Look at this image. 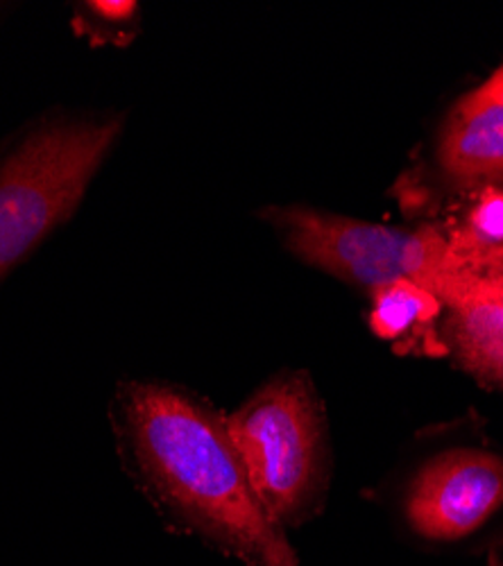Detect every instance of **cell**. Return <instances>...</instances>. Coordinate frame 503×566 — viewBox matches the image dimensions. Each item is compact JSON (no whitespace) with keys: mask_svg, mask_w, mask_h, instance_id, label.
Listing matches in <instances>:
<instances>
[{"mask_svg":"<svg viewBox=\"0 0 503 566\" xmlns=\"http://www.w3.org/2000/svg\"><path fill=\"white\" fill-rule=\"evenodd\" d=\"M116 431L144 488L181 522L254 566H297L289 539L259 503L227 421L168 384H127Z\"/></svg>","mask_w":503,"mask_h":566,"instance_id":"6da1fadb","label":"cell"},{"mask_svg":"<svg viewBox=\"0 0 503 566\" xmlns=\"http://www.w3.org/2000/svg\"><path fill=\"white\" fill-rule=\"evenodd\" d=\"M224 421L272 522L304 518L323 499L329 476L325 410L308 376L280 374Z\"/></svg>","mask_w":503,"mask_h":566,"instance_id":"277c9868","label":"cell"},{"mask_svg":"<svg viewBox=\"0 0 503 566\" xmlns=\"http://www.w3.org/2000/svg\"><path fill=\"white\" fill-rule=\"evenodd\" d=\"M449 243L463 261L503 252V186H483L470 193V205L463 209L459 224L449 231Z\"/></svg>","mask_w":503,"mask_h":566,"instance_id":"9c48e42d","label":"cell"},{"mask_svg":"<svg viewBox=\"0 0 503 566\" xmlns=\"http://www.w3.org/2000/svg\"><path fill=\"white\" fill-rule=\"evenodd\" d=\"M373 332L381 338L418 334L442 317V302L416 281H392L370 293Z\"/></svg>","mask_w":503,"mask_h":566,"instance_id":"ba28073f","label":"cell"},{"mask_svg":"<svg viewBox=\"0 0 503 566\" xmlns=\"http://www.w3.org/2000/svg\"><path fill=\"white\" fill-rule=\"evenodd\" d=\"M436 168L461 191L503 186V107L463 96L440 129Z\"/></svg>","mask_w":503,"mask_h":566,"instance_id":"52a82bcc","label":"cell"},{"mask_svg":"<svg viewBox=\"0 0 503 566\" xmlns=\"http://www.w3.org/2000/svg\"><path fill=\"white\" fill-rule=\"evenodd\" d=\"M259 218L297 261L368 293L406 279L438 297L453 276L472 270L440 227H390L304 205H268Z\"/></svg>","mask_w":503,"mask_h":566,"instance_id":"3957f363","label":"cell"},{"mask_svg":"<svg viewBox=\"0 0 503 566\" xmlns=\"http://www.w3.org/2000/svg\"><path fill=\"white\" fill-rule=\"evenodd\" d=\"M470 96H474L476 101L494 103V105L503 107V64L481 86L470 91Z\"/></svg>","mask_w":503,"mask_h":566,"instance_id":"8fae6325","label":"cell"},{"mask_svg":"<svg viewBox=\"0 0 503 566\" xmlns=\"http://www.w3.org/2000/svg\"><path fill=\"white\" fill-rule=\"evenodd\" d=\"M123 127L120 112H51L0 146V283L75 216Z\"/></svg>","mask_w":503,"mask_h":566,"instance_id":"7a4b0ae2","label":"cell"},{"mask_svg":"<svg viewBox=\"0 0 503 566\" xmlns=\"http://www.w3.org/2000/svg\"><path fill=\"white\" fill-rule=\"evenodd\" d=\"M71 30L91 49H127L142 34V6L134 0L73 3Z\"/></svg>","mask_w":503,"mask_h":566,"instance_id":"30bf717a","label":"cell"},{"mask_svg":"<svg viewBox=\"0 0 503 566\" xmlns=\"http://www.w3.org/2000/svg\"><path fill=\"white\" fill-rule=\"evenodd\" d=\"M503 507V455L455 447L427 460L410 481L406 516L431 542H459Z\"/></svg>","mask_w":503,"mask_h":566,"instance_id":"5b68a950","label":"cell"},{"mask_svg":"<svg viewBox=\"0 0 503 566\" xmlns=\"http://www.w3.org/2000/svg\"><path fill=\"white\" fill-rule=\"evenodd\" d=\"M438 300L451 356L481 384L503 390V252L453 276Z\"/></svg>","mask_w":503,"mask_h":566,"instance_id":"8992f818","label":"cell"}]
</instances>
